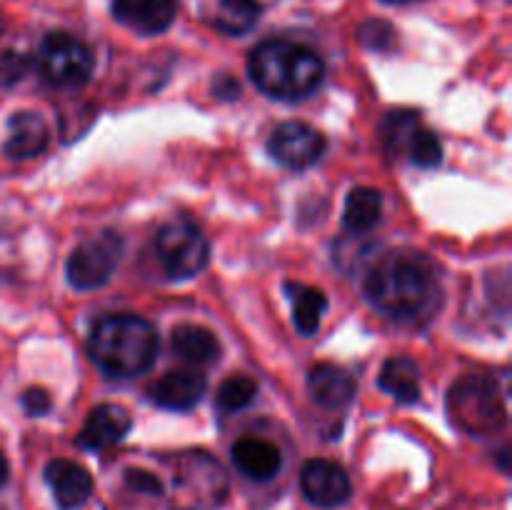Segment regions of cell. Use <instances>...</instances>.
I'll return each mask as SVG.
<instances>
[{
  "label": "cell",
  "instance_id": "10",
  "mask_svg": "<svg viewBox=\"0 0 512 510\" xmlns=\"http://www.w3.org/2000/svg\"><path fill=\"white\" fill-rule=\"evenodd\" d=\"M110 13L138 35H160L173 25L178 0H113Z\"/></svg>",
  "mask_w": 512,
  "mask_h": 510
},
{
  "label": "cell",
  "instance_id": "29",
  "mask_svg": "<svg viewBox=\"0 0 512 510\" xmlns=\"http://www.w3.org/2000/svg\"><path fill=\"white\" fill-rule=\"evenodd\" d=\"M8 473H10V470H8V460H5V455L0 453V485H3L5 480H8Z\"/></svg>",
  "mask_w": 512,
  "mask_h": 510
},
{
  "label": "cell",
  "instance_id": "12",
  "mask_svg": "<svg viewBox=\"0 0 512 510\" xmlns=\"http://www.w3.org/2000/svg\"><path fill=\"white\" fill-rule=\"evenodd\" d=\"M205 388H208L205 375L193 373V370H170V373L160 375L150 385L148 398L158 408L173 410V413H185V410H193L203 400Z\"/></svg>",
  "mask_w": 512,
  "mask_h": 510
},
{
  "label": "cell",
  "instance_id": "1",
  "mask_svg": "<svg viewBox=\"0 0 512 510\" xmlns=\"http://www.w3.org/2000/svg\"><path fill=\"white\" fill-rule=\"evenodd\" d=\"M368 303L388 320L420 328L438 315L443 288L428 255L398 248L378 255L363 280Z\"/></svg>",
  "mask_w": 512,
  "mask_h": 510
},
{
  "label": "cell",
  "instance_id": "26",
  "mask_svg": "<svg viewBox=\"0 0 512 510\" xmlns=\"http://www.w3.org/2000/svg\"><path fill=\"white\" fill-rule=\"evenodd\" d=\"M28 58L18 50H0V90L13 88L28 75Z\"/></svg>",
  "mask_w": 512,
  "mask_h": 510
},
{
  "label": "cell",
  "instance_id": "9",
  "mask_svg": "<svg viewBox=\"0 0 512 510\" xmlns=\"http://www.w3.org/2000/svg\"><path fill=\"white\" fill-rule=\"evenodd\" d=\"M300 490L305 500L318 508H338L353 495L348 473L338 463L325 458H313L300 470Z\"/></svg>",
  "mask_w": 512,
  "mask_h": 510
},
{
  "label": "cell",
  "instance_id": "17",
  "mask_svg": "<svg viewBox=\"0 0 512 510\" xmlns=\"http://www.w3.org/2000/svg\"><path fill=\"white\" fill-rule=\"evenodd\" d=\"M170 350L185 363L208 365L220 358V340L213 330L203 328V325L183 323L175 325L170 333Z\"/></svg>",
  "mask_w": 512,
  "mask_h": 510
},
{
  "label": "cell",
  "instance_id": "23",
  "mask_svg": "<svg viewBox=\"0 0 512 510\" xmlns=\"http://www.w3.org/2000/svg\"><path fill=\"white\" fill-rule=\"evenodd\" d=\"M255 395H258V385H255L253 378H248V375H233V378H228L218 388L215 405H218L220 413L233 415L238 410L248 408L255 400Z\"/></svg>",
  "mask_w": 512,
  "mask_h": 510
},
{
  "label": "cell",
  "instance_id": "4",
  "mask_svg": "<svg viewBox=\"0 0 512 510\" xmlns=\"http://www.w3.org/2000/svg\"><path fill=\"white\" fill-rule=\"evenodd\" d=\"M450 418L470 435H490L505 423V400L488 375H465L450 388Z\"/></svg>",
  "mask_w": 512,
  "mask_h": 510
},
{
  "label": "cell",
  "instance_id": "18",
  "mask_svg": "<svg viewBox=\"0 0 512 510\" xmlns=\"http://www.w3.org/2000/svg\"><path fill=\"white\" fill-rule=\"evenodd\" d=\"M380 213H383V195L380 190L360 185L353 188L345 198L343 208V228L353 235H363L378 225Z\"/></svg>",
  "mask_w": 512,
  "mask_h": 510
},
{
  "label": "cell",
  "instance_id": "21",
  "mask_svg": "<svg viewBox=\"0 0 512 510\" xmlns=\"http://www.w3.org/2000/svg\"><path fill=\"white\" fill-rule=\"evenodd\" d=\"M260 15H263V5L258 0H215L210 23L220 33L240 38L258 25Z\"/></svg>",
  "mask_w": 512,
  "mask_h": 510
},
{
  "label": "cell",
  "instance_id": "3",
  "mask_svg": "<svg viewBox=\"0 0 512 510\" xmlns=\"http://www.w3.org/2000/svg\"><path fill=\"white\" fill-rule=\"evenodd\" d=\"M248 75L260 93L275 100H303L323 83L320 55L293 40H265L250 53Z\"/></svg>",
  "mask_w": 512,
  "mask_h": 510
},
{
  "label": "cell",
  "instance_id": "22",
  "mask_svg": "<svg viewBox=\"0 0 512 510\" xmlns=\"http://www.w3.org/2000/svg\"><path fill=\"white\" fill-rule=\"evenodd\" d=\"M420 115L415 110H390L383 120V145L390 158L405 153L420 128Z\"/></svg>",
  "mask_w": 512,
  "mask_h": 510
},
{
  "label": "cell",
  "instance_id": "16",
  "mask_svg": "<svg viewBox=\"0 0 512 510\" xmlns=\"http://www.w3.org/2000/svg\"><path fill=\"white\" fill-rule=\"evenodd\" d=\"M230 458H233L238 473H243L250 480H258V483L273 480L283 465L280 450L270 440L255 438V435L235 440L233 448H230Z\"/></svg>",
  "mask_w": 512,
  "mask_h": 510
},
{
  "label": "cell",
  "instance_id": "6",
  "mask_svg": "<svg viewBox=\"0 0 512 510\" xmlns=\"http://www.w3.org/2000/svg\"><path fill=\"white\" fill-rule=\"evenodd\" d=\"M35 68L40 78L53 88L75 90L90 80L95 58L83 40L58 30V33L45 35L43 43L38 45Z\"/></svg>",
  "mask_w": 512,
  "mask_h": 510
},
{
  "label": "cell",
  "instance_id": "14",
  "mask_svg": "<svg viewBox=\"0 0 512 510\" xmlns=\"http://www.w3.org/2000/svg\"><path fill=\"white\" fill-rule=\"evenodd\" d=\"M50 130L48 123L35 110H18L8 120V138L3 143V153L13 160L38 158L48 148Z\"/></svg>",
  "mask_w": 512,
  "mask_h": 510
},
{
  "label": "cell",
  "instance_id": "30",
  "mask_svg": "<svg viewBox=\"0 0 512 510\" xmlns=\"http://www.w3.org/2000/svg\"><path fill=\"white\" fill-rule=\"evenodd\" d=\"M383 3H388V5H408V3H415V0H383Z\"/></svg>",
  "mask_w": 512,
  "mask_h": 510
},
{
  "label": "cell",
  "instance_id": "13",
  "mask_svg": "<svg viewBox=\"0 0 512 510\" xmlns=\"http://www.w3.org/2000/svg\"><path fill=\"white\" fill-rule=\"evenodd\" d=\"M45 483L50 485L55 503L63 510L80 508L93 495V478L88 470L68 458H55L45 465Z\"/></svg>",
  "mask_w": 512,
  "mask_h": 510
},
{
  "label": "cell",
  "instance_id": "5",
  "mask_svg": "<svg viewBox=\"0 0 512 510\" xmlns=\"http://www.w3.org/2000/svg\"><path fill=\"white\" fill-rule=\"evenodd\" d=\"M155 255L168 278L188 280L208 268L210 243L193 220L175 218L155 233Z\"/></svg>",
  "mask_w": 512,
  "mask_h": 510
},
{
  "label": "cell",
  "instance_id": "28",
  "mask_svg": "<svg viewBox=\"0 0 512 510\" xmlns=\"http://www.w3.org/2000/svg\"><path fill=\"white\" fill-rule=\"evenodd\" d=\"M20 405H23L30 418H40V415L48 413L53 400H50V393L45 388H28L20 395Z\"/></svg>",
  "mask_w": 512,
  "mask_h": 510
},
{
  "label": "cell",
  "instance_id": "31",
  "mask_svg": "<svg viewBox=\"0 0 512 510\" xmlns=\"http://www.w3.org/2000/svg\"><path fill=\"white\" fill-rule=\"evenodd\" d=\"M0 33H3V20H0Z\"/></svg>",
  "mask_w": 512,
  "mask_h": 510
},
{
  "label": "cell",
  "instance_id": "25",
  "mask_svg": "<svg viewBox=\"0 0 512 510\" xmlns=\"http://www.w3.org/2000/svg\"><path fill=\"white\" fill-rule=\"evenodd\" d=\"M358 38H360V43L365 45V48L380 50V53H388V50H393L398 33H395L393 25L385 23V20H368V23L360 25Z\"/></svg>",
  "mask_w": 512,
  "mask_h": 510
},
{
  "label": "cell",
  "instance_id": "20",
  "mask_svg": "<svg viewBox=\"0 0 512 510\" xmlns=\"http://www.w3.org/2000/svg\"><path fill=\"white\" fill-rule=\"evenodd\" d=\"M380 390H385L388 395H393L400 403H415L420 398V370L405 355L398 358H390L383 365L378 378Z\"/></svg>",
  "mask_w": 512,
  "mask_h": 510
},
{
  "label": "cell",
  "instance_id": "8",
  "mask_svg": "<svg viewBox=\"0 0 512 510\" xmlns=\"http://www.w3.org/2000/svg\"><path fill=\"white\" fill-rule=\"evenodd\" d=\"M268 153L283 168L305 170L325 153V138L303 120H288L270 133Z\"/></svg>",
  "mask_w": 512,
  "mask_h": 510
},
{
  "label": "cell",
  "instance_id": "19",
  "mask_svg": "<svg viewBox=\"0 0 512 510\" xmlns=\"http://www.w3.org/2000/svg\"><path fill=\"white\" fill-rule=\"evenodd\" d=\"M288 298L293 303V325L300 335H315L320 328V318L328 310V298L323 290L305 283H285Z\"/></svg>",
  "mask_w": 512,
  "mask_h": 510
},
{
  "label": "cell",
  "instance_id": "15",
  "mask_svg": "<svg viewBox=\"0 0 512 510\" xmlns=\"http://www.w3.org/2000/svg\"><path fill=\"white\" fill-rule=\"evenodd\" d=\"M308 393L323 408H345L353 403L358 383L345 368L335 363H315L308 373Z\"/></svg>",
  "mask_w": 512,
  "mask_h": 510
},
{
  "label": "cell",
  "instance_id": "2",
  "mask_svg": "<svg viewBox=\"0 0 512 510\" xmlns=\"http://www.w3.org/2000/svg\"><path fill=\"white\" fill-rule=\"evenodd\" d=\"M158 333L153 323L133 313H110L95 320L88 338V355L110 378H138L158 358Z\"/></svg>",
  "mask_w": 512,
  "mask_h": 510
},
{
  "label": "cell",
  "instance_id": "24",
  "mask_svg": "<svg viewBox=\"0 0 512 510\" xmlns=\"http://www.w3.org/2000/svg\"><path fill=\"white\" fill-rule=\"evenodd\" d=\"M408 155L418 168H435V165H440V160H443V143H440V138L433 130L420 125L418 133L410 140Z\"/></svg>",
  "mask_w": 512,
  "mask_h": 510
},
{
  "label": "cell",
  "instance_id": "11",
  "mask_svg": "<svg viewBox=\"0 0 512 510\" xmlns=\"http://www.w3.org/2000/svg\"><path fill=\"white\" fill-rule=\"evenodd\" d=\"M133 418H130L128 410L123 405L115 403H100L85 418V425L80 428L75 443L83 450L90 453H98V450L110 448V445L120 443V440L128 435Z\"/></svg>",
  "mask_w": 512,
  "mask_h": 510
},
{
  "label": "cell",
  "instance_id": "7",
  "mask_svg": "<svg viewBox=\"0 0 512 510\" xmlns=\"http://www.w3.org/2000/svg\"><path fill=\"white\" fill-rule=\"evenodd\" d=\"M123 255V240L118 233H103L83 240L65 263V275L75 290H98L113 278Z\"/></svg>",
  "mask_w": 512,
  "mask_h": 510
},
{
  "label": "cell",
  "instance_id": "27",
  "mask_svg": "<svg viewBox=\"0 0 512 510\" xmlns=\"http://www.w3.org/2000/svg\"><path fill=\"white\" fill-rule=\"evenodd\" d=\"M125 483H128V488L138 490V493L163 495V483H160L153 473H148V470H140V468L125 470Z\"/></svg>",
  "mask_w": 512,
  "mask_h": 510
}]
</instances>
